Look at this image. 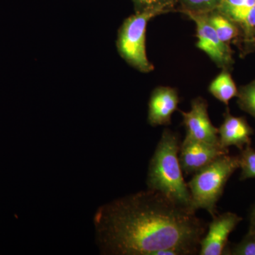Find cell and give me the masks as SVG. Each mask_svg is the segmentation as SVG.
Returning <instances> with one entry per match:
<instances>
[{
    "label": "cell",
    "instance_id": "cell-20",
    "mask_svg": "<svg viewBox=\"0 0 255 255\" xmlns=\"http://www.w3.org/2000/svg\"><path fill=\"white\" fill-rule=\"evenodd\" d=\"M251 231H255V204L252 209L251 216H250V228Z\"/></svg>",
    "mask_w": 255,
    "mask_h": 255
},
{
    "label": "cell",
    "instance_id": "cell-16",
    "mask_svg": "<svg viewBox=\"0 0 255 255\" xmlns=\"http://www.w3.org/2000/svg\"><path fill=\"white\" fill-rule=\"evenodd\" d=\"M237 99L241 110L255 119V80L238 89Z\"/></svg>",
    "mask_w": 255,
    "mask_h": 255
},
{
    "label": "cell",
    "instance_id": "cell-4",
    "mask_svg": "<svg viewBox=\"0 0 255 255\" xmlns=\"http://www.w3.org/2000/svg\"><path fill=\"white\" fill-rule=\"evenodd\" d=\"M161 14L163 13L158 11L135 12L126 18L119 28L117 40L119 54L140 73H150L155 69L146 53V31L149 21Z\"/></svg>",
    "mask_w": 255,
    "mask_h": 255
},
{
    "label": "cell",
    "instance_id": "cell-14",
    "mask_svg": "<svg viewBox=\"0 0 255 255\" xmlns=\"http://www.w3.org/2000/svg\"><path fill=\"white\" fill-rule=\"evenodd\" d=\"M223 0H177V11L184 14H203L219 9Z\"/></svg>",
    "mask_w": 255,
    "mask_h": 255
},
{
    "label": "cell",
    "instance_id": "cell-7",
    "mask_svg": "<svg viewBox=\"0 0 255 255\" xmlns=\"http://www.w3.org/2000/svg\"><path fill=\"white\" fill-rule=\"evenodd\" d=\"M229 153L219 144H211L185 137L180 144L179 159L182 171L187 175L194 174L209 165L215 159Z\"/></svg>",
    "mask_w": 255,
    "mask_h": 255
},
{
    "label": "cell",
    "instance_id": "cell-8",
    "mask_svg": "<svg viewBox=\"0 0 255 255\" xmlns=\"http://www.w3.org/2000/svg\"><path fill=\"white\" fill-rule=\"evenodd\" d=\"M243 218L234 213L226 212L213 217L206 234L200 242V255H224L230 234L236 229Z\"/></svg>",
    "mask_w": 255,
    "mask_h": 255
},
{
    "label": "cell",
    "instance_id": "cell-6",
    "mask_svg": "<svg viewBox=\"0 0 255 255\" xmlns=\"http://www.w3.org/2000/svg\"><path fill=\"white\" fill-rule=\"evenodd\" d=\"M208 107L205 99L196 97L191 101L190 111H179L182 116V124L186 129L185 137L220 145L219 128L211 123Z\"/></svg>",
    "mask_w": 255,
    "mask_h": 255
},
{
    "label": "cell",
    "instance_id": "cell-11",
    "mask_svg": "<svg viewBox=\"0 0 255 255\" xmlns=\"http://www.w3.org/2000/svg\"><path fill=\"white\" fill-rule=\"evenodd\" d=\"M230 71L227 69H223L209 86V93L227 107L230 101L237 97L238 93L237 85Z\"/></svg>",
    "mask_w": 255,
    "mask_h": 255
},
{
    "label": "cell",
    "instance_id": "cell-13",
    "mask_svg": "<svg viewBox=\"0 0 255 255\" xmlns=\"http://www.w3.org/2000/svg\"><path fill=\"white\" fill-rule=\"evenodd\" d=\"M203 14L224 43L230 44L239 35L240 28L237 23L230 19L219 10L216 9Z\"/></svg>",
    "mask_w": 255,
    "mask_h": 255
},
{
    "label": "cell",
    "instance_id": "cell-12",
    "mask_svg": "<svg viewBox=\"0 0 255 255\" xmlns=\"http://www.w3.org/2000/svg\"><path fill=\"white\" fill-rule=\"evenodd\" d=\"M221 12L241 26L249 39L255 36V4L251 6L232 7L220 6Z\"/></svg>",
    "mask_w": 255,
    "mask_h": 255
},
{
    "label": "cell",
    "instance_id": "cell-2",
    "mask_svg": "<svg viewBox=\"0 0 255 255\" xmlns=\"http://www.w3.org/2000/svg\"><path fill=\"white\" fill-rule=\"evenodd\" d=\"M179 148L177 134L164 129L149 163L147 185L149 189L158 191L174 202L192 210L190 191L183 177L179 162Z\"/></svg>",
    "mask_w": 255,
    "mask_h": 255
},
{
    "label": "cell",
    "instance_id": "cell-3",
    "mask_svg": "<svg viewBox=\"0 0 255 255\" xmlns=\"http://www.w3.org/2000/svg\"><path fill=\"white\" fill-rule=\"evenodd\" d=\"M240 168L239 157L224 155L194 174L187 183L191 209H205L211 216L217 214L216 205L230 177Z\"/></svg>",
    "mask_w": 255,
    "mask_h": 255
},
{
    "label": "cell",
    "instance_id": "cell-5",
    "mask_svg": "<svg viewBox=\"0 0 255 255\" xmlns=\"http://www.w3.org/2000/svg\"><path fill=\"white\" fill-rule=\"evenodd\" d=\"M196 24V47L202 50L221 70H231L234 65L233 50L230 44L224 43L204 14H186Z\"/></svg>",
    "mask_w": 255,
    "mask_h": 255
},
{
    "label": "cell",
    "instance_id": "cell-18",
    "mask_svg": "<svg viewBox=\"0 0 255 255\" xmlns=\"http://www.w3.org/2000/svg\"><path fill=\"white\" fill-rule=\"evenodd\" d=\"M224 255H255V231L249 230L239 243L227 246Z\"/></svg>",
    "mask_w": 255,
    "mask_h": 255
},
{
    "label": "cell",
    "instance_id": "cell-10",
    "mask_svg": "<svg viewBox=\"0 0 255 255\" xmlns=\"http://www.w3.org/2000/svg\"><path fill=\"white\" fill-rule=\"evenodd\" d=\"M223 117V124L219 128V143L221 147L228 149L231 146H236L242 150L246 146L251 145V136L254 134V130L246 118L235 117L228 108Z\"/></svg>",
    "mask_w": 255,
    "mask_h": 255
},
{
    "label": "cell",
    "instance_id": "cell-19",
    "mask_svg": "<svg viewBox=\"0 0 255 255\" xmlns=\"http://www.w3.org/2000/svg\"><path fill=\"white\" fill-rule=\"evenodd\" d=\"M255 4V0H223L220 6L243 7V6H251Z\"/></svg>",
    "mask_w": 255,
    "mask_h": 255
},
{
    "label": "cell",
    "instance_id": "cell-15",
    "mask_svg": "<svg viewBox=\"0 0 255 255\" xmlns=\"http://www.w3.org/2000/svg\"><path fill=\"white\" fill-rule=\"evenodd\" d=\"M135 12L158 11L166 14L177 11V0H132Z\"/></svg>",
    "mask_w": 255,
    "mask_h": 255
},
{
    "label": "cell",
    "instance_id": "cell-17",
    "mask_svg": "<svg viewBox=\"0 0 255 255\" xmlns=\"http://www.w3.org/2000/svg\"><path fill=\"white\" fill-rule=\"evenodd\" d=\"M240 168L241 169V180L255 178V150L251 145L246 146L238 155Z\"/></svg>",
    "mask_w": 255,
    "mask_h": 255
},
{
    "label": "cell",
    "instance_id": "cell-1",
    "mask_svg": "<svg viewBox=\"0 0 255 255\" xmlns=\"http://www.w3.org/2000/svg\"><path fill=\"white\" fill-rule=\"evenodd\" d=\"M101 254L157 255L175 248L199 253L208 224L196 211L147 189L101 206L94 217Z\"/></svg>",
    "mask_w": 255,
    "mask_h": 255
},
{
    "label": "cell",
    "instance_id": "cell-9",
    "mask_svg": "<svg viewBox=\"0 0 255 255\" xmlns=\"http://www.w3.org/2000/svg\"><path fill=\"white\" fill-rule=\"evenodd\" d=\"M180 99L174 87L159 86L151 93L148 103L147 122L152 127L169 126L172 114L178 110Z\"/></svg>",
    "mask_w": 255,
    "mask_h": 255
}]
</instances>
